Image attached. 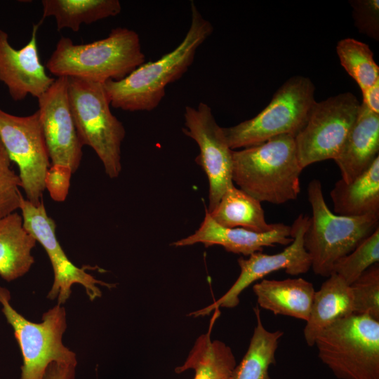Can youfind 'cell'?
<instances>
[{
    "mask_svg": "<svg viewBox=\"0 0 379 379\" xmlns=\"http://www.w3.org/2000/svg\"><path fill=\"white\" fill-rule=\"evenodd\" d=\"M191 23L180 44L155 61L144 62L124 79L103 84L110 105L124 111H152L168 84L179 79L194 62L199 47L213 32L212 24L190 4Z\"/></svg>",
    "mask_w": 379,
    "mask_h": 379,
    "instance_id": "1",
    "label": "cell"
},
{
    "mask_svg": "<svg viewBox=\"0 0 379 379\" xmlns=\"http://www.w3.org/2000/svg\"><path fill=\"white\" fill-rule=\"evenodd\" d=\"M232 181L258 199L274 204L295 200L301 167L295 137L281 135L232 152Z\"/></svg>",
    "mask_w": 379,
    "mask_h": 379,
    "instance_id": "2",
    "label": "cell"
},
{
    "mask_svg": "<svg viewBox=\"0 0 379 379\" xmlns=\"http://www.w3.org/2000/svg\"><path fill=\"white\" fill-rule=\"evenodd\" d=\"M144 62L138 34L117 27L106 38L85 44H74L71 39L62 36L46 67L58 77L104 84L124 79Z\"/></svg>",
    "mask_w": 379,
    "mask_h": 379,
    "instance_id": "3",
    "label": "cell"
},
{
    "mask_svg": "<svg viewBox=\"0 0 379 379\" xmlns=\"http://www.w3.org/2000/svg\"><path fill=\"white\" fill-rule=\"evenodd\" d=\"M307 198L312 216L304 237L305 248L310 255L314 274L328 277L337 260L351 253L379 227V215L346 217L335 214L328 208L317 179L309 182Z\"/></svg>",
    "mask_w": 379,
    "mask_h": 379,
    "instance_id": "4",
    "label": "cell"
},
{
    "mask_svg": "<svg viewBox=\"0 0 379 379\" xmlns=\"http://www.w3.org/2000/svg\"><path fill=\"white\" fill-rule=\"evenodd\" d=\"M68 99L81 144L95 151L110 178H118L126 131L110 110L103 84L68 77Z\"/></svg>",
    "mask_w": 379,
    "mask_h": 379,
    "instance_id": "5",
    "label": "cell"
},
{
    "mask_svg": "<svg viewBox=\"0 0 379 379\" xmlns=\"http://www.w3.org/2000/svg\"><path fill=\"white\" fill-rule=\"evenodd\" d=\"M320 360L338 379H379V321L351 314L325 328L315 343Z\"/></svg>",
    "mask_w": 379,
    "mask_h": 379,
    "instance_id": "6",
    "label": "cell"
},
{
    "mask_svg": "<svg viewBox=\"0 0 379 379\" xmlns=\"http://www.w3.org/2000/svg\"><path fill=\"white\" fill-rule=\"evenodd\" d=\"M314 91L310 78L291 77L256 116L235 126L222 127L229 147L232 150L249 147L281 135L295 137L305 126L316 101Z\"/></svg>",
    "mask_w": 379,
    "mask_h": 379,
    "instance_id": "7",
    "label": "cell"
},
{
    "mask_svg": "<svg viewBox=\"0 0 379 379\" xmlns=\"http://www.w3.org/2000/svg\"><path fill=\"white\" fill-rule=\"evenodd\" d=\"M10 301V291L0 286L1 310L22 356L20 379H43L46 368L54 361L77 365L76 354L62 343L67 324L62 305L58 303L45 312L41 322L34 323L18 313Z\"/></svg>",
    "mask_w": 379,
    "mask_h": 379,
    "instance_id": "8",
    "label": "cell"
},
{
    "mask_svg": "<svg viewBox=\"0 0 379 379\" xmlns=\"http://www.w3.org/2000/svg\"><path fill=\"white\" fill-rule=\"evenodd\" d=\"M360 105L351 92L314 102L305 126L295 137L302 168L338 157L356 120Z\"/></svg>",
    "mask_w": 379,
    "mask_h": 379,
    "instance_id": "9",
    "label": "cell"
},
{
    "mask_svg": "<svg viewBox=\"0 0 379 379\" xmlns=\"http://www.w3.org/2000/svg\"><path fill=\"white\" fill-rule=\"evenodd\" d=\"M0 138L10 159L18 166L25 199L39 205L46 190V173L51 164L39 111L16 116L0 108Z\"/></svg>",
    "mask_w": 379,
    "mask_h": 379,
    "instance_id": "10",
    "label": "cell"
},
{
    "mask_svg": "<svg viewBox=\"0 0 379 379\" xmlns=\"http://www.w3.org/2000/svg\"><path fill=\"white\" fill-rule=\"evenodd\" d=\"M19 209L25 229L44 248L52 265L53 283L47 295L51 300L58 299V303L65 304L72 293V286L81 284L91 300L100 298L101 291L98 285L111 288L115 284L96 279L86 272L89 267L74 265L61 247L55 234V221L47 214L44 201L38 206L32 204L22 194L20 195Z\"/></svg>",
    "mask_w": 379,
    "mask_h": 379,
    "instance_id": "11",
    "label": "cell"
},
{
    "mask_svg": "<svg viewBox=\"0 0 379 379\" xmlns=\"http://www.w3.org/2000/svg\"><path fill=\"white\" fill-rule=\"evenodd\" d=\"M185 135L193 139L200 153L196 161L206 173L209 183L208 206L211 213L225 192L232 185V152L211 108L199 102L197 108L186 106L184 113Z\"/></svg>",
    "mask_w": 379,
    "mask_h": 379,
    "instance_id": "12",
    "label": "cell"
},
{
    "mask_svg": "<svg viewBox=\"0 0 379 379\" xmlns=\"http://www.w3.org/2000/svg\"><path fill=\"white\" fill-rule=\"evenodd\" d=\"M310 221V218L307 215L300 214L298 216L291 226L293 240L281 252L272 255L255 252L247 259L239 258L240 274L230 288L218 300L190 315L204 316L220 307H236L239 302V296L245 288L273 272L284 270L288 274L293 276L307 272L311 268L312 260L305 248L304 237Z\"/></svg>",
    "mask_w": 379,
    "mask_h": 379,
    "instance_id": "13",
    "label": "cell"
},
{
    "mask_svg": "<svg viewBox=\"0 0 379 379\" xmlns=\"http://www.w3.org/2000/svg\"><path fill=\"white\" fill-rule=\"evenodd\" d=\"M39 114L51 164L69 166L74 173L83 157L68 99V77L55 79L38 99Z\"/></svg>",
    "mask_w": 379,
    "mask_h": 379,
    "instance_id": "14",
    "label": "cell"
},
{
    "mask_svg": "<svg viewBox=\"0 0 379 379\" xmlns=\"http://www.w3.org/2000/svg\"><path fill=\"white\" fill-rule=\"evenodd\" d=\"M42 21L33 25L29 41L19 50L11 45L8 34L0 29V82L6 86L15 101L28 95L38 99L55 81L46 74L39 55L37 32Z\"/></svg>",
    "mask_w": 379,
    "mask_h": 379,
    "instance_id": "15",
    "label": "cell"
},
{
    "mask_svg": "<svg viewBox=\"0 0 379 379\" xmlns=\"http://www.w3.org/2000/svg\"><path fill=\"white\" fill-rule=\"evenodd\" d=\"M293 240L291 227L277 223L272 230L256 232L241 227L227 228L215 222L206 209L204 219L194 234L172 244L174 246H186L198 243L206 247L222 246L227 251L248 255L261 252L264 247L276 244L289 245Z\"/></svg>",
    "mask_w": 379,
    "mask_h": 379,
    "instance_id": "16",
    "label": "cell"
},
{
    "mask_svg": "<svg viewBox=\"0 0 379 379\" xmlns=\"http://www.w3.org/2000/svg\"><path fill=\"white\" fill-rule=\"evenodd\" d=\"M379 114L361 103L356 120L339 154L334 159L341 180L350 183L378 157Z\"/></svg>",
    "mask_w": 379,
    "mask_h": 379,
    "instance_id": "17",
    "label": "cell"
},
{
    "mask_svg": "<svg viewBox=\"0 0 379 379\" xmlns=\"http://www.w3.org/2000/svg\"><path fill=\"white\" fill-rule=\"evenodd\" d=\"M352 314L350 285L337 274H331L314 292L310 315L303 330L307 345L313 346L319 335L331 324Z\"/></svg>",
    "mask_w": 379,
    "mask_h": 379,
    "instance_id": "18",
    "label": "cell"
},
{
    "mask_svg": "<svg viewBox=\"0 0 379 379\" xmlns=\"http://www.w3.org/2000/svg\"><path fill=\"white\" fill-rule=\"evenodd\" d=\"M258 305L275 315L307 321L315 290L313 284L300 277L283 280L262 279L253 286Z\"/></svg>",
    "mask_w": 379,
    "mask_h": 379,
    "instance_id": "19",
    "label": "cell"
},
{
    "mask_svg": "<svg viewBox=\"0 0 379 379\" xmlns=\"http://www.w3.org/2000/svg\"><path fill=\"white\" fill-rule=\"evenodd\" d=\"M36 240L23 226L21 215L13 212L0 218V277L6 281L15 280L34 263L32 251Z\"/></svg>",
    "mask_w": 379,
    "mask_h": 379,
    "instance_id": "20",
    "label": "cell"
},
{
    "mask_svg": "<svg viewBox=\"0 0 379 379\" xmlns=\"http://www.w3.org/2000/svg\"><path fill=\"white\" fill-rule=\"evenodd\" d=\"M333 213L346 217L379 215V156L350 183L338 180L330 192Z\"/></svg>",
    "mask_w": 379,
    "mask_h": 379,
    "instance_id": "21",
    "label": "cell"
},
{
    "mask_svg": "<svg viewBox=\"0 0 379 379\" xmlns=\"http://www.w3.org/2000/svg\"><path fill=\"white\" fill-rule=\"evenodd\" d=\"M218 316L213 314L207 333L196 340L184 364L175 371L180 373L193 369V379H231L236 359L231 348L220 340H212L211 334Z\"/></svg>",
    "mask_w": 379,
    "mask_h": 379,
    "instance_id": "22",
    "label": "cell"
},
{
    "mask_svg": "<svg viewBox=\"0 0 379 379\" xmlns=\"http://www.w3.org/2000/svg\"><path fill=\"white\" fill-rule=\"evenodd\" d=\"M208 213L215 222L227 228L266 232L277 224L267 223L261 202L234 185L225 192L216 207Z\"/></svg>",
    "mask_w": 379,
    "mask_h": 379,
    "instance_id": "23",
    "label": "cell"
},
{
    "mask_svg": "<svg viewBox=\"0 0 379 379\" xmlns=\"http://www.w3.org/2000/svg\"><path fill=\"white\" fill-rule=\"evenodd\" d=\"M42 20L55 18L58 31L69 28L78 32L82 24L117 15L121 11L118 0H43Z\"/></svg>",
    "mask_w": 379,
    "mask_h": 379,
    "instance_id": "24",
    "label": "cell"
},
{
    "mask_svg": "<svg viewBox=\"0 0 379 379\" xmlns=\"http://www.w3.org/2000/svg\"><path fill=\"white\" fill-rule=\"evenodd\" d=\"M253 310L256 326L248 350L234 368L231 379H271L269 368L276 364V351L284 332L267 330L262 323L260 309Z\"/></svg>",
    "mask_w": 379,
    "mask_h": 379,
    "instance_id": "25",
    "label": "cell"
},
{
    "mask_svg": "<svg viewBox=\"0 0 379 379\" xmlns=\"http://www.w3.org/2000/svg\"><path fill=\"white\" fill-rule=\"evenodd\" d=\"M337 55L341 65L361 91L379 80V67L368 45L352 38L339 41Z\"/></svg>",
    "mask_w": 379,
    "mask_h": 379,
    "instance_id": "26",
    "label": "cell"
},
{
    "mask_svg": "<svg viewBox=\"0 0 379 379\" xmlns=\"http://www.w3.org/2000/svg\"><path fill=\"white\" fill-rule=\"evenodd\" d=\"M379 262V227L351 253L340 258L333 265V273L351 285L364 272Z\"/></svg>",
    "mask_w": 379,
    "mask_h": 379,
    "instance_id": "27",
    "label": "cell"
},
{
    "mask_svg": "<svg viewBox=\"0 0 379 379\" xmlns=\"http://www.w3.org/2000/svg\"><path fill=\"white\" fill-rule=\"evenodd\" d=\"M353 314L379 321V265H371L350 285Z\"/></svg>",
    "mask_w": 379,
    "mask_h": 379,
    "instance_id": "28",
    "label": "cell"
},
{
    "mask_svg": "<svg viewBox=\"0 0 379 379\" xmlns=\"http://www.w3.org/2000/svg\"><path fill=\"white\" fill-rule=\"evenodd\" d=\"M20 180L0 138V218L17 211L21 192Z\"/></svg>",
    "mask_w": 379,
    "mask_h": 379,
    "instance_id": "29",
    "label": "cell"
},
{
    "mask_svg": "<svg viewBox=\"0 0 379 379\" xmlns=\"http://www.w3.org/2000/svg\"><path fill=\"white\" fill-rule=\"evenodd\" d=\"M354 23L360 33L378 41L379 39V1L352 0Z\"/></svg>",
    "mask_w": 379,
    "mask_h": 379,
    "instance_id": "30",
    "label": "cell"
},
{
    "mask_svg": "<svg viewBox=\"0 0 379 379\" xmlns=\"http://www.w3.org/2000/svg\"><path fill=\"white\" fill-rule=\"evenodd\" d=\"M72 173L71 168L64 165L51 164L48 169L45 176V188L53 201H65Z\"/></svg>",
    "mask_w": 379,
    "mask_h": 379,
    "instance_id": "31",
    "label": "cell"
},
{
    "mask_svg": "<svg viewBox=\"0 0 379 379\" xmlns=\"http://www.w3.org/2000/svg\"><path fill=\"white\" fill-rule=\"evenodd\" d=\"M77 365L65 362H52L46 369L43 379H75Z\"/></svg>",
    "mask_w": 379,
    "mask_h": 379,
    "instance_id": "32",
    "label": "cell"
},
{
    "mask_svg": "<svg viewBox=\"0 0 379 379\" xmlns=\"http://www.w3.org/2000/svg\"><path fill=\"white\" fill-rule=\"evenodd\" d=\"M364 103L369 110L379 114V80L362 91Z\"/></svg>",
    "mask_w": 379,
    "mask_h": 379,
    "instance_id": "33",
    "label": "cell"
}]
</instances>
